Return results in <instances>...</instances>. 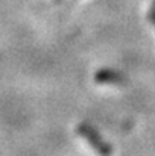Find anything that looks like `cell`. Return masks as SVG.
I'll return each instance as SVG.
<instances>
[{
  "mask_svg": "<svg viewBox=\"0 0 155 156\" xmlns=\"http://www.w3.org/2000/svg\"><path fill=\"white\" fill-rule=\"evenodd\" d=\"M76 130H78V133H79L82 138H85V140L90 143V146H91L96 152H99V153H102V155H109V153H113L111 146H109L108 143H105V140L99 135V132H98L93 126L82 123V124L78 126Z\"/></svg>",
  "mask_w": 155,
  "mask_h": 156,
  "instance_id": "cell-1",
  "label": "cell"
},
{
  "mask_svg": "<svg viewBox=\"0 0 155 156\" xmlns=\"http://www.w3.org/2000/svg\"><path fill=\"white\" fill-rule=\"evenodd\" d=\"M94 80L99 83H111V85H122L125 82V76L116 70H99L94 74Z\"/></svg>",
  "mask_w": 155,
  "mask_h": 156,
  "instance_id": "cell-2",
  "label": "cell"
},
{
  "mask_svg": "<svg viewBox=\"0 0 155 156\" xmlns=\"http://www.w3.org/2000/svg\"><path fill=\"white\" fill-rule=\"evenodd\" d=\"M149 20H151V23L155 26V8L151 11V12H149Z\"/></svg>",
  "mask_w": 155,
  "mask_h": 156,
  "instance_id": "cell-3",
  "label": "cell"
},
{
  "mask_svg": "<svg viewBox=\"0 0 155 156\" xmlns=\"http://www.w3.org/2000/svg\"><path fill=\"white\" fill-rule=\"evenodd\" d=\"M154 8H155V0H154Z\"/></svg>",
  "mask_w": 155,
  "mask_h": 156,
  "instance_id": "cell-4",
  "label": "cell"
}]
</instances>
